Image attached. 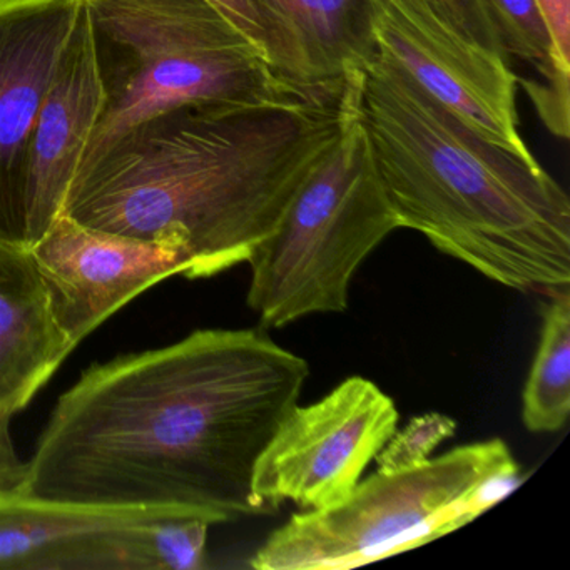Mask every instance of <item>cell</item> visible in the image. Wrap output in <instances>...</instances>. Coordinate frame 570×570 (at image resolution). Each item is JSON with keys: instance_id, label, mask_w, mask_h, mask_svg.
I'll use <instances>...</instances> for the list:
<instances>
[{"instance_id": "7c38bea8", "label": "cell", "mask_w": 570, "mask_h": 570, "mask_svg": "<svg viewBox=\"0 0 570 570\" xmlns=\"http://www.w3.org/2000/svg\"><path fill=\"white\" fill-rule=\"evenodd\" d=\"M72 350L31 249L0 242V422L21 412Z\"/></svg>"}, {"instance_id": "9a60e30c", "label": "cell", "mask_w": 570, "mask_h": 570, "mask_svg": "<svg viewBox=\"0 0 570 570\" xmlns=\"http://www.w3.org/2000/svg\"><path fill=\"white\" fill-rule=\"evenodd\" d=\"M482 2L503 56L525 62L535 72L517 85L529 96L540 121L557 138H569L570 85L557 72L549 28L537 0Z\"/></svg>"}, {"instance_id": "e0dca14e", "label": "cell", "mask_w": 570, "mask_h": 570, "mask_svg": "<svg viewBox=\"0 0 570 570\" xmlns=\"http://www.w3.org/2000/svg\"><path fill=\"white\" fill-rule=\"evenodd\" d=\"M229 24L235 26L276 75L303 89L323 88L316 81L305 52L285 22L266 6L265 0H206Z\"/></svg>"}, {"instance_id": "277c9868", "label": "cell", "mask_w": 570, "mask_h": 570, "mask_svg": "<svg viewBox=\"0 0 570 570\" xmlns=\"http://www.w3.org/2000/svg\"><path fill=\"white\" fill-rule=\"evenodd\" d=\"M81 4L105 89V109L81 168L126 129L166 109L262 101L303 89L276 75L258 49L206 0Z\"/></svg>"}, {"instance_id": "8992f818", "label": "cell", "mask_w": 570, "mask_h": 570, "mask_svg": "<svg viewBox=\"0 0 570 570\" xmlns=\"http://www.w3.org/2000/svg\"><path fill=\"white\" fill-rule=\"evenodd\" d=\"M519 465L503 440L470 443L403 472L360 480L332 509L305 510L276 529L256 570L355 569L432 542L470 522L463 499L492 473Z\"/></svg>"}, {"instance_id": "30bf717a", "label": "cell", "mask_w": 570, "mask_h": 570, "mask_svg": "<svg viewBox=\"0 0 570 570\" xmlns=\"http://www.w3.org/2000/svg\"><path fill=\"white\" fill-rule=\"evenodd\" d=\"M81 0H0V242L29 248L28 158Z\"/></svg>"}, {"instance_id": "8fae6325", "label": "cell", "mask_w": 570, "mask_h": 570, "mask_svg": "<svg viewBox=\"0 0 570 570\" xmlns=\"http://www.w3.org/2000/svg\"><path fill=\"white\" fill-rule=\"evenodd\" d=\"M102 109L105 89L96 68L88 14L81 4L29 145V248L61 216Z\"/></svg>"}, {"instance_id": "ffe728a7", "label": "cell", "mask_w": 570, "mask_h": 570, "mask_svg": "<svg viewBox=\"0 0 570 570\" xmlns=\"http://www.w3.org/2000/svg\"><path fill=\"white\" fill-rule=\"evenodd\" d=\"M552 41L553 62L570 85V0H537Z\"/></svg>"}, {"instance_id": "ac0fdd59", "label": "cell", "mask_w": 570, "mask_h": 570, "mask_svg": "<svg viewBox=\"0 0 570 570\" xmlns=\"http://www.w3.org/2000/svg\"><path fill=\"white\" fill-rule=\"evenodd\" d=\"M455 420L443 413L430 412L415 416L406 423L405 429L396 430L376 453L379 472H403L423 465L445 440L455 435Z\"/></svg>"}, {"instance_id": "d6986e66", "label": "cell", "mask_w": 570, "mask_h": 570, "mask_svg": "<svg viewBox=\"0 0 570 570\" xmlns=\"http://www.w3.org/2000/svg\"><path fill=\"white\" fill-rule=\"evenodd\" d=\"M416 2L429 9L446 29L463 41L505 58L482 0H416Z\"/></svg>"}, {"instance_id": "3957f363", "label": "cell", "mask_w": 570, "mask_h": 570, "mask_svg": "<svg viewBox=\"0 0 570 570\" xmlns=\"http://www.w3.org/2000/svg\"><path fill=\"white\" fill-rule=\"evenodd\" d=\"M358 115L399 228L509 288L569 289V196L533 156L463 125L382 52Z\"/></svg>"}, {"instance_id": "ba28073f", "label": "cell", "mask_w": 570, "mask_h": 570, "mask_svg": "<svg viewBox=\"0 0 570 570\" xmlns=\"http://www.w3.org/2000/svg\"><path fill=\"white\" fill-rule=\"evenodd\" d=\"M379 52L483 138L532 158L519 131L517 81L502 56L469 45L416 0H375Z\"/></svg>"}, {"instance_id": "5b68a950", "label": "cell", "mask_w": 570, "mask_h": 570, "mask_svg": "<svg viewBox=\"0 0 570 570\" xmlns=\"http://www.w3.org/2000/svg\"><path fill=\"white\" fill-rule=\"evenodd\" d=\"M399 228L358 108L248 259V306L263 325L348 308L350 283Z\"/></svg>"}, {"instance_id": "5bb4252c", "label": "cell", "mask_w": 570, "mask_h": 570, "mask_svg": "<svg viewBox=\"0 0 570 570\" xmlns=\"http://www.w3.org/2000/svg\"><path fill=\"white\" fill-rule=\"evenodd\" d=\"M305 52L323 88L365 72L379 56L375 0H265Z\"/></svg>"}, {"instance_id": "9c48e42d", "label": "cell", "mask_w": 570, "mask_h": 570, "mask_svg": "<svg viewBox=\"0 0 570 570\" xmlns=\"http://www.w3.org/2000/svg\"><path fill=\"white\" fill-rule=\"evenodd\" d=\"M29 249L52 316L75 348L132 298L169 276L188 278L193 266L176 243L109 235L62 215Z\"/></svg>"}, {"instance_id": "6da1fadb", "label": "cell", "mask_w": 570, "mask_h": 570, "mask_svg": "<svg viewBox=\"0 0 570 570\" xmlns=\"http://www.w3.org/2000/svg\"><path fill=\"white\" fill-rule=\"evenodd\" d=\"M308 363L263 330H198L91 366L59 399L16 492L209 523L273 513L256 463L298 405Z\"/></svg>"}, {"instance_id": "4fadbf2b", "label": "cell", "mask_w": 570, "mask_h": 570, "mask_svg": "<svg viewBox=\"0 0 570 570\" xmlns=\"http://www.w3.org/2000/svg\"><path fill=\"white\" fill-rule=\"evenodd\" d=\"M163 515L186 513L88 509L6 493L0 497V569L59 570L66 553L88 537Z\"/></svg>"}, {"instance_id": "52a82bcc", "label": "cell", "mask_w": 570, "mask_h": 570, "mask_svg": "<svg viewBox=\"0 0 570 570\" xmlns=\"http://www.w3.org/2000/svg\"><path fill=\"white\" fill-rule=\"evenodd\" d=\"M399 420L395 402L363 376H350L320 402L293 406L256 463V497L273 512L286 500L303 510L338 505Z\"/></svg>"}, {"instance_id": "44dd1931", "label": "cell", "mask_w": 570, "mask_h": 570, "mask_svg": "<svg viewBox=\"0 0 570 570\" xmlns=\"http://www.w3.org/2000/svg\"><path fill=\"white\" fill-rule=\"evenodd\" d=\"M6 493H11V492H8V490H6L4 487L0 485V497L6 495Z\"/></svg>"}, {"instance_id": "7a4b0ae2", "label": "cell", "mask_w": 570, "mask_h": 570, "mask_svg": "<svg viewBox=\"0 0 570 570\" xmlns=\"http://www.w3.org/2000/svg\"><path fill=\"white\" fill-rule=\"evenodd\" d=\"M360 78L158 112L79 169L61 215L109 235L176 243L191 279L248 263L355 115Z\"/></svg>"}, {"instance_id": "2e32d148", "label": "cell", "mask_w": 570, "mask_h": 570, "mask_svg": "<svg viewBox=\"0 0 570 570\" xmlns=\"http://www.w3.org/2000/svg\"><path fill=\"white\" fill-rule=\"evenodd\" d=\"M549 298L539 348L523 389V425L533 433L559 432L570 415V292Z\"/></svg>"}]
</instances>
